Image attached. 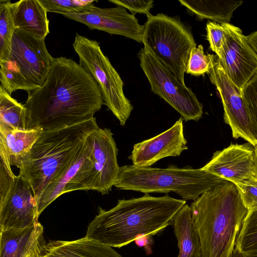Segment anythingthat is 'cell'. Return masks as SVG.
Here are the masks:
<instances>
[{"mask_svg": "<svg viewBox=\"0 0 257 257\" xmlns=\"http://www.w3.org/2000/svg\"><path fill=\"white\" fill-rule=\"evenodd\" d=\"M38 222L27 227L0 231V257H40L46 244Z\"/></svg>", "mask_w": 257, "mask_h": 257, "instance_id": "e0dca14e", "label": "cell"}, {"mask_svg": "<svg viewBox=\"0 0 257 257\" xmlns=\"http://www.w3.org/2000/svg\"><path fill=\"white\" fill-rule=\"evenodd\" d=\"M187 11L200 19H207L214 22L229 23L235 10L242 1H184L179 0Z\"/></svg>", "mask_w": 257, "mask_h": 257, "instance_id": "603a6c76", "label": "cell"}, {"mask_svg": "<svg viewBox=\"0 0 257 257\" xmlns=\"http://www.w3.org/2000/svg\"><path fill=\"white\" fill-rule=\"evenodd\" d=\"M206 31L207 39L209 43L210 48L219 58L227 36L225 24L208 22L206 24Z\"/></svg>", "mask_w": 257, "mask_h": 257, "instance_id": "f546056e", "label": "cell"}, {"mask_svg": "<svg viewBox=\"0 0 257 257\" xmlns=\"http://www.w3.org/2000/svg\"><path fill=\"white\" fill-rule=\"evenodd\" d=\"M93 190L108 194L117 178L119 168L117 149L113 134L108 128L97 127L92 133Z\"/></svg>", "mask_w": 257, "mask_h": 257, "instance_id": "2e32d148", "label": "cell"}, {"mask_svg": "<svg viewBox=\"0 0 257 257\" xmlns=\"http://www.w3.org/2000/svg\"><path fill=\"white\" fill-rule=\"evenodd\" d=\"M226 181L200 169L190 166L179 168L171 165L165 169L120 167L114 186L120 190L146 193L175 192L185 200H195L201 194Z\"/></svg>", "mask_w": 257, "mask_h": 257, "instance_id": "5b68a950", "label": "cell"}, {"mask_svg": "<svg viewBox=\"0 0 257 257\" xmlns=\"http://www.w3.org/2000/svg\"><path fill=\"white\" fill-rule=\"evenodd\" d=\"M250 144H231L216 151L211 160L201 169L236 184L255 177L254 148Z\"/></svg>", "mask_w": 257, "mask_h": 257, "instance_id": "9a60e30c", "label": "cell"}, {"mask_svg": "<svg viewBox=\"0 0 257 257\" xmlns=\"http://www.w3.org/2000/svg\"><path fill=\"white\" fill-rule=\"evenodd\" d=\"M103 104L97 84L79 64L54 58L45 81L29 93L24 104L27 129L49 131L78 123L94 117Z\"/></svg>", "mask_w": 257, "mask_h": 257, "instance_id": "6da1fadb", "label": "cell"}, {"mask_svg": "<svg viewBox=\"0 0 257 257\" xmlns=\"http://www.w3.org/2000/svg\"><path fill=\"white\" fill-rule=\"evenodd\" d=\"M138 57L152 92L169 104L185 121H198L203 114V105L191 89L179 81L146 47L140 50Z\"/></svg>", "mask_w": 257, "mask_h": 257, "instance_id": "9c48e42d", "label": "cell"}, {"mask_svg": "<svg viewBox=\"0 0 257 257\" xmlns=\"http://www.w3.org/2000/svg\"><path fill=\"white\" fill-rule=\"evenodd\" d=\"M39 216L30 185L19 174L9 193L0 200V231L27 227L39 222Z\"/></svg>", "mask_w": 257, "mask_h": 257, "instance_id": "4fadbf2b", "label": "cell"}, {"mask_svg": "<svg viewBox=\"0 0 257 257\" xmlns=\"http://www.w3.org/2000/svg\"><path fill=\"white\" fill-rule=\"evenodd\" d=\"M42 132L39 128L0 132V144L5 148L11 166L22 168Z\"/></svg>", "mask_w": 257, "mask_h": 257, "instance_id": "7402d4cb", "label": "cell"}, {"mask_svg": "<svg viewBox=\"0 0 257 257\" xmlns=\"http://www.w3.org/2000/svg\"><path fill=\"white\" fill-rule=\"evenodd\" d=\"M45 40L15 30L10 55L0 61L1 85L10 94L18 90L30 93L45 81L54 58Z\"/></svg>", "mask_w": 257, "mask_h": 257, "instance_id": "8992f818", "label": "cell"}, {"mask_svg": "<svg viewBox=\"0 0 257 257\" xmlns=\"http://www.w3.org/2000/svg\"><path fill=\"white\" fill-rule=\"evenodd\" d=\"M186 203L166 195L118 200L109 210L98 208V214L88 225L85 237L120 248L145 235H154L170 225L177 212Z\"/></svg>", "mask_w": 257, "mask_h": 257, "instance_id": "7a4b0ae2", "label": "cell"}, {"mask_svg": "<svg viewBox=\"0 0 257 257\" xmlns=\"http://www.w3.org/2000/svg\"><path fill=\"white\" fill-rule=\"evenodd\" d=\"M117 6H121L128 10L131 14L135 16L137 13L144 14L148 16L151 15L150 11L154 6V1L139 0H109Z\"/></svg>", "mask_w": 257, "mask_h": 257, "instance_id": "d6a6232c", "label": "cell"}, {"mask_svg": "<svg viewBox=\"0 0 257 257\" xmlns=\"http://www.w3.org/2000/svg\"><path fill=\"white\" fill-rule=\"evenodd\" d=\"M183 120L181 117L163 133L135 144L128 157L133 165L140 167H150L164 158L179 156L188 150L184 135Z\"/></svg>", "mask_w": 257, "mask_h": 257, "instance_id": "5bb4252c", "label": "cell"}, {"mask_svg": "<svg viewBox=\"0 0 257 257\" xmlns=\"http://www.w3.org/2000/svg\"><path fill=\"white\" fill-rule=\"evenodd\" d=\"M224 24L227 36L218 58L226 74L241 91L257 74V54L240 28Z\"/></svg>", "mask_w": 257, "mask_h": 257, "instance_id": "8fae6325", "label": "cell"}, {"mask_svg": "<svg viewBox=\"0 0 257 257\" xmlns=\"http://www.w3.org/2000/svg\"><path fill=\"white\" fill-rule=\"evenodd\" d=\"M255 175L257 178V145L254 147Z\"/></svg>", "mask_w": 257, "mask_h": 257, "instance_id": "8d00e7d4", "label": "cell"}, {"mask_svg": "<svg viewBox=\"0 0 257 257\" xmlns=\"http://www.w3.org/2000/svg\"><path fill=\"white\" fill-rule=\"evenodd\" d=\"M45 257H123L109 245L85 236L72 241L51 240L45 245Z\"/></svg>", "mask_w": 257, "mask_h": 257, "instance_id": "ffe728a7", "label": "cell"}, {"mask_svg": "<svg viewBox=\"0 0 257 257\" xmlns=\"http://www.w3.org/2000/svg\"><path fill=\"white\" fill-rule=\"evenodd\" d=\"M241 93L257 130V74L242 89Z\"/></svg>", "mask_w": 257, "mask_h": 257, "instance_id": "1f68e13d", "label": "cell"}, {"mask_svg": "<svg viewBox=\"0 0 257 257\" xmlns=\"http://www.w3.org/2000/svg\"><path fill=\"white\" fill-rule=\"evenodd\" d=\"M92 154L93 141L91 134L70 162L47 186L36 201L39 216L55 199L64 194L66 186Z\"/></svg>", "mask_w": 257, "mask_h": 257, "instance_id": "ac0fdd59", "label": "cell"}, {"mask_svg": "<svg viewBox=\"0 0 257 257\" xmlns=\"http://www.w3.org/2000/svg\"><path fill=\"white\" fill-rule=\"evenodd\" d=\"M27 129V110L0 86V132Z\"/></svg>", "mask_w": 257, "mask_h": 257, "instance_id": "cb8c5ba5", "label": "cell"}, {"mask_svg": "<svg viewBox=\"0 0 257 257\" xmlns=\"http://www.w3.org/2000/svg\"><path fill=\"white\" fill-rule=\"evenodd\" d=\"M235 248L246 255H257V207L249 210L237 236Z\"/></svg>", "mask_w": 257, "mask_h": 257, "instance_id": "d4e9b609", "label": "cell"}, {"mask_svg": "<svg viewBox=\"0 0 257 257\" xmlns=\"http://www.w3.org/2000/svg\"><path fill=\"white\" fill-rule=\"evenodd\" d=\"M40 257H45V256H43V255H42L40 256Z\"/></svg>", "mask_w": 257, "mask_h": 257, "instance_id": "74e56055", "label": "cell"}, {"mask_svg": "<svg viewBox=\"0 0 257 257\" xmlns=\"http://www.w3.org/2000/svg\"><path fill=\"white\" fill-rule=\"evenodd\" d=\"M15 30L12 3L10 0H1L0 61L6 60L10 55Z\"/></svg>", "mask_w": 257, "mask_h": 257, "instance_id": "484cf974", "label": "cell"}, {"mask_svg": "<svg viewBox=\"0 0 257 257\" xmlns=\"http://www.w3.org/2000/svg\"><path fill=\"white\" fill-rule=\"evenodd\" d=\"M98 127L94 117L67 127L42 132L19 172L29 182L36 201Z\"/></svg>", "mask_w": 257, "mask_h": 257, "instance_id": "277c9868", "label": "cell"}, {"mask_svg": "<svg viewBox=\"0 0 257 257\" xmlns=\"http://www.w3.org/2000/svg\"><path fill=\"white\" fill-rule=\"evenodd\" d=\"M11 166L5 148L0 144V200L6 197L15 182L17 176Z\"/></svg>", "mask_w": 257, "mask_h": 257, "instance_id": "f1b7e54d", "label": "cell"}, {"mask_svg": "<svg viewBox=\"0 0 257 257\" xmlns=\"http://www.w3.org/2000/svg\"><path fill=\"white\" fill-rule=\"evenodd\" d=\"M142 43L181 83L191 50L196 44L190 30L178 19L163 13L147 16Z\"/></svg>", "mask_w": 257, "mask_h": 257, "instance_id": "52a82bcc", "label": "cell"}, {"mask_svg": "<svg viewBox=\"0 0 257 257\" xmlns=\"http://www.w3.org/2000/svg\"><path fill=\"white\" fill-rule=\"evenodd\" d=\"M249 44L257 54V31L245 36Z\"/></svg>", "mask_w": 257, "mask_h": 257, "instance_id": "e575fe53", "label": "cell"}, {"mask_svg": "<svg viewBox=\"0 0 257 257\" xmlns=\"http://www.w3.org/2000/svg\"><path fill=\"white\" fill-rule=\"evenodd\" d=\"M179 250L178 257H201L199 235L194 226L190 206L185 204L171 221Z\"/></svg>", "mask_w": 257, "mask_h": 257, "instance_id": "44dd1931", "label": "cell"}, {"mask_svg": "<svg viewBox=\"0 0 257 257\" xmlns=\"http://www.w3.org/2000/svg\"><path fill=\"white\" fill-rule=\"evenodd\" d=\"M136 244L140 247H144L146 251L151 250V242L153 239L151 235H145L138 238L135 240Z\"/></svg>", "mask_w": 257, "mask_h": 257, "instance_id": "836d02e7", "label": "cell"}, {"mask_svg": "<svg viewBox=\"0 0 257 257\" xmlns=\"http://www.w3.org/2000/svg\"><path fill=\"white\" fill-rule=\"evenodd\" d=\"M230 257H257V255H246L234 248Z\"/></svg>", "mask_w": 257, "mask_h": 257, "instance_id": "d590c367", "label": "cell"}, {"mask_svg": "<svg viewBox=\"0 0 257 257\" xmlns=\"http://www.w3.org/2000/svg\"><path fill=\"white\" fill-rule=\"evenodd\" d=\"M235 185L248 211L257 207V178L245 180Z\"/></svg>", "mask_w": 257, "mask_h": 257, "instance_id": "4dcf8cb0", "label": "cell"}, {"mask_svg": "<svg viewBox=\"0 0 257 257\" xmlns=\"http://www.w3.org/2000/svg\"><path fill=\"white\" fill-rule=\"evenodd\" d=\"M65 17L86 25L90 29L124 36L142 43L143 25L121 6L101 8L94 6L82 13H62Z\"/></svg>", "mask_w": 257, "mask_h": 257, "instance_id": "7c38bea8", "label": "cell"}, {"mask_svg": "<svg viewBox=\"0 0 257 257\" xmlns=\"http://www.w3.org/2000/svg\"><path fill=\"white\" fill-rule=\"evenodd\" d=\"M47 12L62 13H82L94 6L92 1L84 0H39Z\"/></svg>", "mask_w": 257, "mask_h": 257, "instance_id": "4316f807", "label": "cell"}, {"mask_svg": "<svg viewBox=\"0 0 257 257\" xmlns=\"http://www.w3.org/2000/svg\"><path fill=\"white\" fill-rule=\"evenodd\" d=\"M190 206L201 257H230L248 212L235 184L224 181L203 193Z\"/></svg>", "mask_w": 257, "mask_h": 257, "instance_id": "3957f363", "label": "cell"}, {"mask_svg": "<svg viewBox=\"0 0 257 257\" xmlns=\"http://www.w3.org/2000/svg\"><path fill=\"white\" fill-rule=\"evenodd\" d=\"M16 30L45 39L49 33L47 11L39 0H21L12 3Z\"/></svg>", "mask_w": 257, "mask_h": 257, "instance_id": "d6986e66", "label": "cell"}, {"mask_svg": "<svg viewBox=\"0 0 257 257\" xmlns=\"http://www.w3.org/2000/svg\"><path fill=\"white\" fill-rule=\"evenodd\" d=\"M79 58V64L94 79L101 92L104 104L124 126L133 109L125 96L123 83L99 43L76 33L72 44Z\"/></svg>", "mask_w": 257, "mask_h": 257, "instance_id": "ba28073f", "label": "cell"}, {"mask_svg": "<svg viewBox=\"0 0 257 257\" xmlns=\"http://www.w3.org/2000/svg\"><path fill=\"white\" fill-rule=\"evenodd\" d=\"M212 55H206L201 45L193 48L190 53L186 73L199 76L208 72L211 65Z\"/></svg>", "mask_w": 257, "mask_h": 257, "instance_id": "83f0119b", "label": "cell"}, {"mask_svg": "<svg viewBox=\"0 0 257 257\" xmlns=\"http://www.w3.org/2000/svg\"><path fill=\"white\" fill-rule=\"evenodd\" d=\"M208 74L219 94L224 109V120L230 126L233 137L241 138L255 147L257 145V130L241 91L226 74L217 56L212 55Z\"/></svg>", "mask_w": 257, "mask_h": 257, "instance_id": "30bf717a", "label": "cell"}]
</instances>
